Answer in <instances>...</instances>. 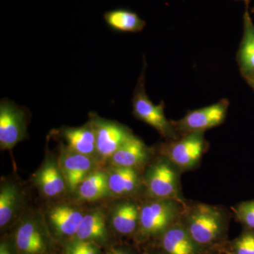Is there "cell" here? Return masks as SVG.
<instances>
[{"instance_id":"5","label":"cell","mask_w":254,"mask_h":254,"mask_svg":"<svg viewBox=\"0 0 254 254\" xmlns=\"http://www.w3.org/2000/svg\"><path fill=\"white\" fill-rule=\"evenodd\" d=\"M163 147L162 155L167 157L182 172L188 171L199 165L208 148L204 132H193L169 141Z\"/></svg>"},{"instance_id":"9","label":"cell","mask_w":254,"mask_h":254,"mask_svg":"<svg viewBox=\"0 0 254 254\" xmlns=\"http://www.w3.org/2000/svg\"><path fill=\"white\" fill-rule=\"evenodd\" d=\"M60 165L66 179L68 188L73 190L93 172L95 164L92 157L80 154L67 147L62 153Z\"/></svg>"},{"instance_id":"6","label":"cell","mask_w":254,"mask_h":254,"mask_svg":"<svg viewBox=\"0 0 254 254\" xmlns=\"http://www.w3.org/2000/svg\"><path fill=\"white\" fill-rule=\"evenodd\" d=\"M27 115L14 102L3 98L0 102V147L11 150L27 136Z\"/></svg>"},{"instance_id":"12","label":"cell","mask_w":254,"mask_h":254,"mask_svg":"<svg viewBox=\"0 0 254 254\" xmlns=\"http://www.w3.org/2000/svg\"><path fill=\"white\" fill-rule=\"evenodd\" d=\"M150 149L138 137L132 135L111 157L114 166L138 168L148 161Z\"/></svg>"},{"instance_id":"3","label":"cell","mask_w":254,"mask_h":254,"mask_svg":"<svg viewBox=\"0 0 254 254\" xmlns=\"http://www.w3.org/2000/svg\"><path fill=\"white\" fill-rule=\"evenodd\" d=\"M181 173L176 165L163 155L152 163L147 168L143 178L151 199H175L185 202L181 193Z\"/></svg>"},{"instance_id":"25","label":"cell","mask_w":254,"mask_h":254,"mask_svg":"<svg viewBox=\"0 0 254 254\" xmlns=\"http://www.w3.org/2000/svg\"><path fill=\"white\" fill-rule=\"evenodd\" d=\"M66 254H98L93 242L75 240L67 247Z\"/></svg>"},{"instance_id":"2","label":"cell","mask_w":254,"mask_h":254,"mask_svg":"<svg viewBox=\"0 0 254 254\" xmlns=\"http://www.w3.org/2000/svg\"><path fill=\"white\" fill-rule=\"evenodd\" d=\"M186 201L150 199L141 206L137 231L143 238L160 237L181 218Z\"/></svg>"},{"instance_id":"27","label":"cell","mask_w":254,"mask_h":254,"mask_svg":"<svg viewBox=\"0 0 254 254\" xmlns=\"http://www.w3.org/2000/svg\"><path fill=\"white\" fill-rule=\"evenodd\" d=\"M0 254H11L9 253V250L6 248V246L1 245L0 247Z\"/></svg>"},{"instance_id":"21","label":"cell","mask_w":254,"mask_h":254,"mask_svg":"<svg viewBox=\"0 0 254 254\" xmlns=\"http://www.w3.org/2000/svg\"><path fill=\"white\" fill-rule=\"evenodd\" d=\"M78 195L81 200L95 201L109 193L108 175L104 172H92L78 187Z\"/></svg>"},{"instance_id":"4","label":"cell","mask_w":254,"mask_h":254,"mask_svg":"<svg viewBox=\"0 0 254 254\" xmlns=\"http://www.w3.org/2000/svg\"><path fill=\"white\" fill-rule=\"evenodd\" d=\"M145 64L141 73L134 93L133 100V115L138 120L150 125L168 141L177 139L180 137L174 128L171 122H169L165 115V105L163 101L155 105L148 98L145 88Z\"/></svg>"},{"instance_id":"18","label":"cell","mask_w":254,"mask_h":254,"mask_svg":"<svg viewBox=\"0 0 254 254\" xmlns=\"http://www.w3.org/2000/svg\"><path fill=\"white\" fill-rule=\"evenodd\" d=\"M106 24L111 29L123 33H138L145 27V22L136 13L127 9H115L103 15Z\"/></svg>"},{"instance_id":"7","label":"cell","mask_w":254,"mask_h":254,"mask_svg":"<svg viewBox=\"0 0 254 254\" xmlns=\"http://www.w3.org/2000/svg\"><path fill=\"white\" fill-rule=\"evenodd\" d=\"M229 105L228 100L223 99L215 104L189 112L185 118L171 123L180 136L193 132H204L224 123Z\"/></svg>"},{"instance_id":"10","label":"cell","mask_w":254,"mask_h":254,"mask_svg":"<svg viewBox=\"0 0 254 254\" xmlns=\"http://www.w3.org/2000/svg\"><path fill=\"white\" fill-rule=\"evenodd\" d=\"M160 239L164 254H205L206 252L192 238L180 220Z\"/></svg>"},{"instance_id":"1","label":"cell","mask_w":254,"mask_h":254,"mask_svg":"<svg viewBox=\"0 0 254 254\" xmlns=\"http://www.w3.org/2000/svg\"><path fill=\"white\" fill-rule=\"evenodd\" d=\"M180 221L192 238L206 251L218 247L225 241L230 214L218 205L186 202Z\"/></svg>"},{"instance_id":"15","label":"cell","mask_w":254,"mask_h":254,"mask_svg":"<svg viewBox=\"0 0 254 254\" xmlns=\"http://www.w3.org/2000/svg\"><path fill=\"white\" fill-rule=\"evenodd\" d=\"M61 136L69 149L88 156L96 154V137L91 122L78 127H64Z\"/></svg>"},{"instance_id":"19","label":"cell","mask_w":254,"mask_h":254,"mask_svg":"<svg viewBox=\"0 0 254 254\" xmlns=\"http://www.w3.org/2000/svg\"><path fill=\"white\" fill-rule=\"evenodd\" d=\"M76 240L103 242L108 237L106 220L100 210L85 214L76 235Z\"/></svg>"},{"instance_id":"14","label":"cell","mask_w":254,"mask_h":254,"mask_svg":"<svg viewBox=\"0 0 254 254\" xmlns=\"http://www.w3.org/2000/svg\"><path fill=\"white\" fill-rule=\"evenodd\" d=\"M84 215L82 210L67 205L53 207L48 214L52 226L63 237L75 236Z\"/></svg>"},{"instance_id":"22","label":"cell","mask_w":254,"mask_h":254,"mask_svg":"<svg viewBox=\"0 0 254 254\" xmlns=\"http://www.w3.org/2000/svg\"><path fill=\"white\" fill-rule=\"evenodd\" d=\"M19 190L11 184L1 185L0 190V226L4 227L11 221L20 206Z\"/></svg>"},{"instance_id":"16","label":"cell","mask_w":254,"mask_h":254,"mask_svg":"<svg viewBox=\"0 0 254 254\" xmlns=\"http://www.w3.org/2000/svg\"><path fill=\"white\" fill-rule=\"evenodd\" d=\"M141 185L138 170L125 167L114 166L108 175L110 191L120 196H127L136 193Z\"/></svg>"},{"instance_id":"28","label":"cell","mask_w":254,"mask_h":254,"mask_svg":"<svg viewBox=\"0 0 254 254\" xmlns=\"http://www.w3.org/2000/svg\"><path fill=\"white\" fill-rule=\"evenodd\" d=\"M252 85H253V86L254 87V76H252Z\"/></svg>"},{"instance_id":"26","label":"cell","mask_w":254,"mask_h":254,"mask_svg":"<svg viewBox=\"0 0 254 254\" xmlns=\"http://www.w3.org/2000/svg\"><path fill=\"white\" fill-rule=\"evenodd\" d=\"M109 254H131L127 250L125 249H118V250H113Z\"/></svg>"},{"instance_id":"11","label":"cell","mask_w":254,"mask_h":254,"mask_svg":"<svg viewBox=\"0 0 254 254\" xmlns=\"http://www.w3.org/2000/svg\"><path fill=\"white\" fill-rule=\"evenodd\" d=\"M15 244L22 254H44L47 244L43 229L34 219L24 220L15 234Z\"/></svg>"},{"instance_id":"20","label":"cell","mask_w":254,"mask_h":254,"mask_svg":"<svg viewBox=\"0 0 254 254\" xmlns=\"http://www.w3.org/2000/svg\"><path fill=\"white\" fill-rule=\"evenodd\" d=\"M239 61L242 73L252 78L254 76V24L248 8L244 14V36L241 44Z\"/></svg>"},{"instance_id":"8","label":"cell","mask_w":254,"mask_h":254,"mask_svg":"<svg viewBox=\"0 0 254 254\" xmlns=\"http://www.w3.org/2000/svg\"><path fill=\"white\" fill-rule=\"evenodd\" d=\"M90 122L96 137L97 154L103 159L111 158L133 135L131 130L122 124L100 118L96 114H90Z\"/></svg>"},{"instance_id":"24","label":"cell","mask_w":254,"mask_h":254,"mask_svg":"<svg viewBox=\"0 0 254 254\" xmlns=\"http://www.w3.org/2000/svg\"><path fill=\"white\" fill-rule=\"evenodd\" d=\"M233 210L239 221L254 230V200L241 203Z\"/></svg>"},{"instance_id":"29","label":"cell","mask_w":254,"mask_h":254,"mask_svg":"<svg viewBox=\"0 0 254 254\" xmlns=\"http://www.w3.org/2000/svg\"><path fill=\"white\" fill-rule=\"evenodd\" d=\"M243 1H245V2H246V4H247V5H248L249 4V1H250V0H243Z\"/></svg>"},{"instance_id":"30","label":"cell","mask_w":254,"mask_h":254,"mask_svg":"<svg viewBox=\"0 0 254 254\" xmlns=\"http://www.w3.org/2000/svg\"></svg>"},{"instance_id":"13","label":"cell","mask_w":254,"mask_h":254,"mask_svg":"<svg viewBox=\"0 0 254 254\" xmlns=\"http://www.w3.org/2000/svg\"><path fill=\"white\" fill-rule=\"evenodd\" d=\"M37 186L48 197L58 196L67 187L60 164L53 158L47 159L36 175Z\"/></svg>"},{"instance_id":"23","label":"cell","mask_w":254,"mask_h":254,"mask_svg":"<svg viewBox=\"0 0 254 254\" xmlns=\"http://www.w3.org/2000/svg\"><path fill=\"white\" fill-rule=\"evenodd\" d=\"M231 250L232 254H254V230L245 231L234 240Z\"/></svg>"},{"instance_id":"17","label":"cell","mask_w":254,"mask_h":254,"mask_svg":"<svg viewBox=\"0 0 254 254\" xmlns=\"http://www.w3.org/2000/svg\"><path fill=\"white\" fill-rule=\"evenodd\" d=\"M141 206L132 200H125L115 207L112 213L114 229L121 235H127L138 230Z\"/></svg>"}]
</instances>
